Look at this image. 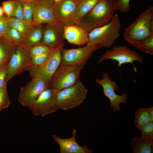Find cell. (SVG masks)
<instances>
[{
  "instance_id": "obj_18",
  "label": "cell",
  "mask_w": 153,
  "mask_h": 153,
  "mask_svg": "<svg viewBox=\"0 0 153 153\" xmlns=\"http://www.w3.org/2000/svg\"><path fill=\"white\" fill-rule=\"evenodd\" d=\"M44 27L43 24L33 25L22 37L20 45L28 50L33 46L41 44Z\"/></svg>"
},
{
  "instance_id": "obj_32",
  "label": "cell",
  "mask_w": 153,
  "mask_h": 153,
  "mask_svg": "<svg viewBox=\"0 0 153 153\" xmlns=\"http://www.w3.org/2000/svg\"><path fill=\"white\" fill-rule=\"evenodd\" d=\"M8 26V17L4 14L0 17V37H4Z\"/></svg>"
},
{
  "instance_id": "obj_26",
  "label": "cell",
  "mask_w": 153,
  "mask_h": 153,
  "mask_svg": "<svg viewBox=\"0 0 153 153\" xmlns=\"http://www.w3.org/2000/svg\"><path fill=\"white\" fill-rule=\"evenodd\" d=\"M14 46L20 45L22 36L17 31L8 25L4 37Z\"/></svg>"
},
{
  "instance_id": "obj_8",
  "label": "cell",
  "mask_w": 153,
  "mask_h": 153,
  "mask_svg": "<svg viewBox=\"0 0 153 153\" xmlns=\"http://www.w3.org/2000/svg\"><path fill=\"white\" fill-rule=\"evenodd\" d=\"M59 91L48 88L44 90L29 107L35 115L44 116L58 109L57 99Z\"/></svg>"
},
{
  "instance_id": "obj_4",
  "label": "cell",
  "mask_w": 153,
  "mask_h": 153,
  "mask_svg": "<svg viewBox=\"0 0 153 153\" xmlns=\"http://www.w3.org/2000/svg\"><path fill=\"white\" fill-rule=\"evenodd\" d=\"M84 65L60 64L48 83V87L60 91L70 87L80 81Z\"/></svg>"
},
{
  "instance_id": "obj_40",
  "label": "cell",
  "mask_w": 153,
  "mask_h": 153,
  "mask_svg": "<svg viewBox=\"0 0 153 153\" xmlns=\"http://www.w3.org/2000/svg\"><path fill=\"white\" fill-rule=\"evenodd\" d=\"M1 38V37H0V39Z\"/></svg>"
},
{
  "instance_id": "obj_19",
  "label": "cell",
  "mask_w": 153,
  "mask_h": 153,
  "mask_svg": "<svg viewBox=\"0 0 153 153\" xmlns=\"http://www.w3.org/2000/svg\"><path fill=\"white\" fill-rule=\"evenodd\" d=\"M130 146L134 153H152L153 152V141L142 136H136L132 138Z\"/></svg>"
},
{
  "instance_id": "obj_10",
  "label": "cell",
  "mask_w": 153,
  "mask_h": 153,
  "mask_svg": "<svg viewBox=\"0 0 153 153\" xmlns=\"http://www.w3.org/2000/svg\"><path fill=\"white\" fill-rule=\"evenodd\" d=\"M101 48L98 45H88L76 48L65 49L61 51V64L80 65L85 64L96 50Z\"/></svg>"
},
{
  "instance_id": "obj_33",
  "label": "cell",
  "mask_w": 153,
  "mask_h": 153,
  "mask_svg": "<svg viewBox=\"0 0 153 153\" xmlns=\"http://www.w3.org/2000/svg\"><path fill=\"white\" fill-rule=\"evenodd\" d=\"M130 0H117V10L123 12H128L130 9Z\"/></svg>"
},
{
  "instance_id": "obj_25",
  "label": "cell",
  "mask_w": 153,
  "mask_h": 153,
  "mask_svg": "<svg viewBox=\"0 0 153 153\" xmlns=\"http://www.w3.org/2000/svg\"><path fill=\"white\" fill-rule=\"evenodd\" d=\"M8 25L17 31L23 37L33 25H30L24 20L11 16L8 17Z\"/></svg>"
},
{
  "instance_id": "obj_15",
  "label": "cell",
  "mask_w": 153,
  "mask_h": 153,
  "mask_svg": "<svg viewBox=\"0 0 153 153\" xmlns=\"http://www.w3.org/2000/svg\"><path fill=\"white\" fill-rule=\"evenodd\" d=\"M78 4L73 0H61L54 2V10L58 21L64 26L75 24Z\"/></svg>"
},
{
  "instance_id": "obj_2",
  "label": "cell",
  "mask_w": 153,
  "mask_h": 153,
  "mask_svg": "<svg viewBox=\"0 0 153 153\" xmlns=\"http://www.w3.org/2000/svg\"><path fill=\"white\" fill-rule=\"evenodd\" d=\"M153 35V7L142 13L124 32V38L128 43L144 39Z\"/></svg>"
},
{
  "instance_id": "obj_17",
  "label": "cell",
  "mask_w": 153,
  "mask_h": 153,
  "mask_svg": "<svg viewBox=\"0 0 153 153\" xmlns=\"http://www.w3.org/2000/svg\"><path fill=\"white\" fill-rule=\"evenodd\" d=\"M88 34L85 29L77 25H65L64 27V38L75 45L86 44L88 41Z\"/></svg>"
},
{
  "instance_id": "obj_24",
  "label": "cell",
  "mask_w": 153,
  "mask_h": 153,
  "mask_svg": "<svg viewBox=\"0 0 153 153\" xmlns=\"http://www.w3.org/2000/svg\"><path fill=\"white\" fill-rule=\"evenodd\" d=\"M139 50L150 55L153 54V35L142 40L129 43Z\"/></svg>"
},
{
  "instance_id": "obj_12",
  "label": "cell",
  "mask_w": 153,
  "mask_h": 153,
  "mask_svg": "<svg viewBox=\"0 0 153 153\" xmlns=\"http://www.w3.org/2000/svg\"><path fill=\"white\" fill-rule=\"evenodd\" d=\"M63 48L52 50L45 62L41 65L29 71L31 78L39 76L49 83L60 65Z\"/></svg>"
},
{
  "instance_id": "obj_22",
  "label": "cell",
  "mask_w": 153,
  "mask_h": 153,
  "mask_svg": "<svg viewBox=\"0 0 153 153\" xmlns=\"http://www.w3.org/2000/svg\"><path fill=\"white\" fill-rule=\"evenodd\" d=\"M24 12V20L28 24L32 25L35 11L36 0H29L21 3Z\"/></svg>"
},
{
  "instance_id": "obj_39",
  "label": "cell",
  "mask_w": 153,
  "mask_h": 153,
  "mask_svg": "<svg viewBox=\"0 0 153 153\" xmlns=\"http://www.w3.org/2000/svg\"><path fill=\"white\" fill-rule=\"evenodd\" d=\"M53 0L54 2H57L60 1L61 0Z\"/></svg>"
},
{
  "instance_id": "obj_30",
  "label": "cell",
  "mask_w": 153,
  "mask_h": 153,
  "mask_svg": "<svg viewBox=\"0 0 153 153\" xmlns=\"http://www.w3.org/2000/svg\"><path fill=\"white\" fill-rule=\"evenodd\" d=\"M17 2L12 0H9L3 1L2 3L1 6L4 14L8 17L12 16Z\"/></svg>"
},
{
  "instance_id": "obj_20",
  "label": "cell",
  "mask_w": 153,
  "mask_h": 153,
  "mask_svg": "<svg viewBox=\"0 0 153 153\" xmlns=\"http://www.w3.org/2000/svg\"><path fill=\"white\" fill-rule=\"evenodd\" d=\"M99 0H82L78 3L76 12L75 24L77 25L82 18L95 5Z\"/></svg>"
},
{
  "instance_id": "obj_34",
  "label": "cell",
  "mask_w": 153,
  "mask_h": 153,
  "mask_svg": "<svg viewBox=\"0 0 153 153\" xmlns=\"http://www.w3.org/2000/svg\"><path fill=\"white\" fill-rule=\"evenodd\" d=\"M12 16L24 20V12L21 3L17 2Z\"/></svg>"
},
{
  "instance_id": "obj_27",
  "label": "cell",
  "mask_w": 153,
  "mask_h": 153,
  "mask_svg": "<svg viewBox=\"0 0 153 153\" xmlns=\"http://www.w3.org/2000/svg\"><path fill=\"white\" fill-rule=\"evenodd\" d=\"M6 84H5L0 89V111L8 108L10 104Z\"/></svg>"
},
{
  "instance_id": "obj_23",
  "label": "cell",
  "mask_w": 153,
  "mask_h": 153,
  "mask_svg": "<svg viewBox=\"0 0 153 153\" xmlns=\"http://www.w3.org/2000/svg\"><path fill=\"white\" fill-rule=\"evenodd\" d=\"M150 121L148 108L140 107L135 112L134 115V124L135 127L139 130Z\"/></svg>"
},
{
  "instance_id": "obj_35",
  "label": "cell",
  "mask_w": 153,
  "mask_h": 153,
  "mask_svg": "<svg viewBox=\"0 0 153 153\" xmlns=\"http://www.w3.org/2000/svg\"><path fill=\"white\" fill-rule=\"evenodd\" d=\"M8 63L0 67V89L6 83L7 74Z\"/></svg>"
},
{
  "instance_id": "obj_13",
  "label": "cell",
  "mask_w": 153,
  "mask_h": 153,
  "mask_svg": "<svg viewBox=\"0 0 153 153\" xmlns=\"http://www.w3.org/2000/svg\"><path fill=\"white\" fill-rule=\"evenodd\" d=\"M36 0V7L33 24H61L58 21L56 18L54 10V2L53 0Z\"/></svg>"
},
{
  "instance_id": "obj_1",
  "label": "cell",
  "mask_w": 153,
  "mask_h": 153,
  "mask_svg": "<svg viewBox=\"0 0 153 153\" xmlns=\"http://www.w3.org/2000/svg\"><path fill=\"white\" fill-rule=\"evenodd\" d=\"M117 10V0H99L81 20L77 25L89 33L109 22Z\"/></svg>"
},
{
  "instance_id": "obj_7",
  "label": "cell",
  "mask_w": 153,
  "mask_h": 153,
  "mask_svg": "<svg viewBox=\"0 0 153 153\" xmlns=\"http://www.w3.org/2000/svg\"><path fill=\"white\" fill-rule=\"evenodd\" d=\"M107 60L117 61L118 63V66L120 68L124 64H131L133 66L135 72L137 70L133 63V62L137 61L141 63L143 61V58L138 53L128 48L124 45H114L111 49L107 50L102 55L98 62L101 63Z\"/></svg>"
},
{
  "instance_id": "obj_37",
  "label": "cell",
  "mask_w": 153,
  "mask_h": 153,
  "mask_svg": "<svg viewBox=\"0 0 153 153\" xmlns=\"http://www.w3.org/2000/svg\"><path fill=\"white\" fill-rule=\"evenodd\" d=\"M4 13L1 6L0 5V17L4 15Z\"/></svg>"
},
{
  "instance_id": "obj_31",
  "label": "cell",
  "mask_w": 153,
  "mask_h": 153,
  "mask_svg": "<svg viewBox=\"0 0 153 153\" xmlns=\"http://www.w3.org/2000/svg\"><path fill=\"white\" fill-rule=\"evenodd\" d=\"M50 52H46L32 57V68L31 70L37 68L42 65L47 59Z\"/></svg>"
},
{
  "instance_id": "obj_11",
  "label": "cell",
  "mask_w": 153,
  "mask_h": 153,
  "mask_svg": "<svg viewBox=\"0 0 153 153\" xmlns=\"http://www.w3.org/2000/svg\"><path fill=\"white\" fill-rule=\"evenodd\" d=\"M95 82L102 87L105 95L110 100V107L112 108L115 112L120 111L121 107L120 105L121 103H125L128 101V97L126 93L119 95L115 92L118 90V86L116 82L111 80L109 78V74L104 73L103 78L99 79L97 78Z\"/></svg>"
},
{
  "instance_id": "obj_6",
  "label": "cell",
  "mask_w": 153,
  "mask_h": 153,
  "mask_svg": "<svg viewBox=\"0 0 153 153\" xmlns=\"http://www.w3.org/2000/svg\"><path fill=\"white\" fill-rule=\"evenodd\" d=\"M31 57L28 50L21 45L15 46L8 63L6 82L14 76L32 68Z\"/></svg>"
},
{
  "instance_id": "obj_5",
  "label": "cell",
  "mask_w": 153,
  "mask_h": 153,
  "mask_svg": "<svg viewBox=\"0 0 153 153\" xmlns=\"http://www.w3.org/2000/svg\"><path fill=\"white\" fill-rule=\"evenodd\" d=\"M88 90L80 81L58 92L57 105L58 109L67 110L80 105L86 98Z\"/></svg>"
},
{
  "instance_id": "obj_16",
  "label": "cell",
  "mask_w": 153,
  "mask_h": 153,
  "mask_svg": "<svg viewBox=\"0 0 153 153\" xmlns=\"http://www.w3.org/2000/svg\"><path fill=\"white\" fill-rule=\"evenodd\" d=\"M76 131L74 129L72 137L66 139L61 138L55 135H53L55 141L60 146V153H92V149L88 147L86 145L81 146L76 142L75 137Z\"/></svg>"
},
{
  "instance_id": "obj_21",
  "label": "cell",
  "mask_w": 153,
  "mask_h": 153,
  "mask_svg": "<svg viewBox=\"0 0 153 153\" xmlns=\"http://www.w3.org/2000/svg\"><path fill=\"white\" fill-rule=\"evenodd\" d=\"M15 46L3 37L0 39V67L8 63Z\"/></svg>"
},
{
  "instance_id": "obj_14",
  "label": "cell",
  "mask_w": 153,
  "mask_h": 153,
  "mask_svg": "<svg viewBox=\"0 0 153 153\" xmlns=\"http://www.w3.org/2000/svg\"><path fill=\"white\" fill-rule=\"evenodd\" d=\"M64 26L61 24L44 26L41 44L47 46L51 50L63 48L64 45Z\"/></svg>"
},
{
  "instance_id": "obj_29",
  "label": "cell",
  "mask_w": 153,
  "mask_h": 153,
  "mask_svg": "<svg viewBox=\"0 0 153 153\" xmlns=\"http://www.w3.org/2000/svg\"><path fill=\"white\" fill-rule=\"evenodd\" d=\"M142 137L153 141V121H150L139 129Z\"/></svg>"
},
{
  "instance_id": "obj_9",
  "label": "cell",
  "mask_w": 153,
  "mask_h": 153,
  "mask_svg": "<svg viewBox=\"0 0 153 153\" xmlns=\"http://www.w3.org/2000/svg\"><path fill=\"white\" fill-rule=\"evenodd\" d=\"M48 83L41 77L36 75L22 87L18 101L24 107H29L45 89L49 88Z\"/></svg>"
},
{
  "instance_id": "obj_38",
  "label": "cell",
  "mask_w": 153,
  "mask_h": 153,
  "mask_svg": "<svg viewBox=\"0 0 153 153\" xmlns=\"http://www.w3.org/2000/svg\"><path fill=\"white\" fill-rule=\"evenodd\" d=\"M16 2L22 3L29 0H12Z\"/></svg>"
},
{
  "instance_id": "obj_3",
  "label": "cell",
  "mask_w": 153,
  "mask_h": 153,
  "mask_svg": "<svg viewBox=\"0 0 153 153\" xmlns=\"http://www.w3.org/2000/svg\"><path fill=\"white\" fill-rule=\"evenodd\" d=\"M121 24L118 14L108 23L96 28L88 34L86 45H98L101 48H108L112 45L120 36Z\"/></svg>"
},
{
  "instance_id": "obj_28",
  "label": "cell",
  "mask_w": 153,
  "mask_h": 153,
  "mask_svg": "<svg viewBox=\"0 0 153 153\" xmlns=\"http://www.w3.org/2000/svg\"><path fill=\"white\" fill-rule=\"evenodd\" d=\"M52 50L46 45L39 44L31 47L28 50V51L32 57L45 53L50 52Z\"/></svg>"
},
{
  "instance_id": "obj_36",
  "label": "cell",
  "mask_w": 153,
  "mask_h": 153,
  "mask_svg": "<svg viewBox=\"0 0 153 153\" xmlns=\"http://www.w3.org/2000/svg\"><path fill=\"white\" fill-rule=\"evenodd\" d=\"M148 108L151 121H153V107L152 106Z\"/></svg>"
}]
</instances>
